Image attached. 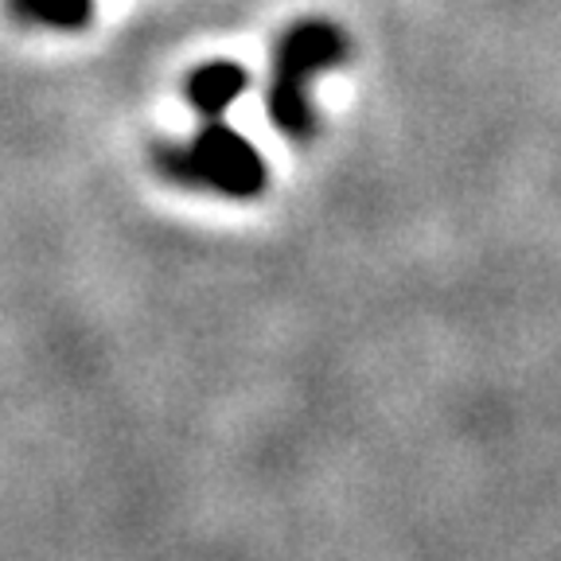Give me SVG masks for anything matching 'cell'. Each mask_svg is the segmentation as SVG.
I'll list each match as a JSON object with an SVG mask.
<instances>
[{
	"label": "cell",
	"instance_id": "6da1fadb",
	"mask_svg": "<svg viewBox=\"0 0 561 561\" xmlns=\"http://www.w3.org/2000/svg\"><path fill=\"white\" fill-rule=\"evenodd\" d=\"M347 59V35L332 20H297L273 47V75L265 90L270 122L285 137L308 140L316 133V105L308 87L316 75Z\"/></svg>",
	"mask_w": 561,
	"mask_h": 561
},
{
	"label": "cell",
	"instance_id": "7a4b0ae2",
	"mask_svg": "<svg viewBox=\"0 0 561 561\" xmlns=\"http://www.w3.org/2000/svg\"><path fill=\"white\" fill-rule=\"evenodd\" d=\"M152 164L172 184L207 187L222 199H257L270 180L262 152L242 133L222 125V117H207V125L184 145H160Z\"/></svg>",
	"mask_w": 561,
	"mask_h": 561
},
{
	"label": "cell",
	"instance_id": "3957f363",
	"mask_svg": "<svg viewBox=\"0 0 561 561\" xmlns=\"http://www.w3.org/2000/svg\"><path fill=\"white\" fill-rule=\"evenodd\" d=\"M250 87V70L234 59H210L184 79V98L199 117H222Z\"/></svg>",
	"mask_w": 561,
	"mask_h": 561
},
{
	"label": "cell",
	"instance_id": "277c9868",
	"mask_svg": "<svg viewBox=\"0 0 561 561\" xmlns=\"http://www.w3.org/2000/svg\"><path fill=\"white\" fill-rule=\"evenodd\" d=\"M12 12H16L24 24L75 32V27L90 24L94 0H12Z\"/></svg>",
	"mask_w": 561,
	"mask_h": 561
}]
</instances>
